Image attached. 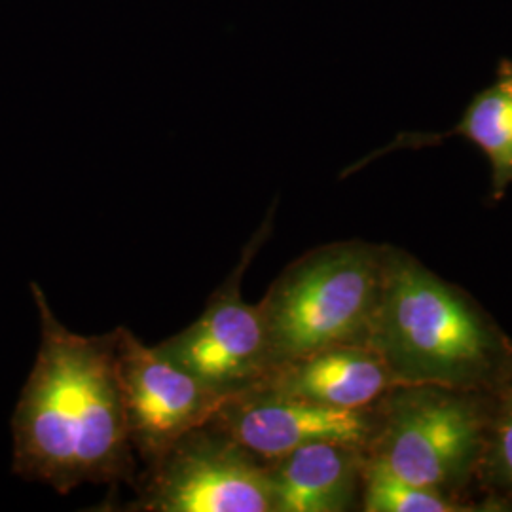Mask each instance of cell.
I'll return each instance as SVG.
<instances>
[{
    "instance_id": "277c9868",
    "label": "cell",
    "mask_w": 512,
    "mask_h": 512,
    "mask_svg": "<svg viewBox=\"0 0 512 512\" xmlns=\"http://www.w3.org/2000/svg\"><path fill=\"white\" fill-rule=\"evenodd\" d=\"M374 406L376 427L363 448L365 459L467 501L488 439L490 391L395 385Z\"/></svg>"
},
{
    "instance_id": "8992f818",
    "label": "cell",
    "mask_w": 512,
    "mask_h": 512,
    "mask_svg": "<svg viewBox=\"0 0 512 512\" xmlns=\"http://www.w3.org/2000/svg\"><path fill=\"white\" fill-rule=\"evenodd\" d=\"M272 213L241 251L238 264L186 329L156 344L220 399L255 387L270 370L268 338L258 304L243 300L241 281L272 232Z\"/></svg>"
},
{
    "instance_id": "9c48e42d",
    "label": "cell",
    "mask_w": 512,
    "mask_h": 512,
    "mask_svg": "<svg viewBox=\"0 0 512 512\" xmlns=\"http://www.w3.org/2000/svg\"><path fill=\"white\" fill-rule=\"evenodd\" d=\"M397 380L366 344L319 349L274 366L251 389L329 408L359 410L378 403Z\"/></svg>"
},
{
    "instance_id": "5b68a950",
    "label": "cell",
    "mask_w": 512,
    "mask_h": 512,
    "mask_svg": "<svg viewBox=\"0 0 512 512\" xmlns=\"http://www.w3.org/2000/svg\"><path fill=\"white\" fill-rule=\"evenodd\" d=\"M128 511L274 512L266 463L211 423L148 463Z\"/></svg>"
},
{
    "instance_id": "4fadbf2b",
    "label": "cell",
    "mask_w": 512,
    "mask_h": 512,
    "mask_svg": "<svg viewBox=\"0 0 512 512\" xmlns=\"http://www.w3.org/2000/svg\"><path fill=\"white\" fill-rule=\"evenodd\" d=\"M361 511L471 512L482 509L475 507V503L412 484L365 459L361 475Z\"/></svg>"
},
{
    "instance_id": "7c38bea8",
    "label": "cell",
    "mask_w": 512,
    "mask_h": 512,
    "mask_svg": "<svg viewBox=\"0 0 512 512\" xmlns=\"http://www.w3.org/2000/svg\"><path fill=\"white\" fill-rule=\"evenodd\" d=\"M490 425L476 484L495 511L512 503V368L490 391Z\"/></svg>"
},
{
    "instance_id": "ba28073f",
    "label": "cell",
    "mask_w": 512,
    "mask_h": 512,
    "mask_svg": "<svg viewBox=\"0 0 512 512\" xmlns=\"http://www.w3.org/2000/svg\"><path fill=\"white\" fill-rule=\"evenodd\" d=\"M209 423L262 463H272L313 442H348L365 448L376 427V406L344 410L247 389L224 399Z\"/></svg>"
},
{
    "instance_id": "52a82bcc",
    "label": "cell",
    "mask_w": 512,
    "mask_h": 512,
    "mask_svg": "<svg viewBox=\"0 0 512 512\" xmlns=\"http://www.w3.org/2000/svg\"><path fill=\"white\" fill-rule=\"evenodd\" d=\"M114 336L129 440L135 456L148 465L186 433L209 423L224 399L128 327L114 329Z\"/></svg>"
},
{
    "instance_id": "7a4b0ae2",
    "label": "cell",
    "mask_w": 512,
    "mask_h": 512,
    "mask_svg": "<svg viewBox=\"0 0 512 512\" xmlns=\"http://www.w3.org/2000/svg\"><path fill=\"white\" fill-rule=\"evenodd\" d=\"M366 346L399 385L492 391L512 368V338L490 313L393 245H384L382 289Z\"/></svg>"
},
{
    "instance_id": "8fae6325",
    "label": "cell",
    "mask_w": 512,
    "mask_h": 512,
    "mask_svg": "<svg viewBox=\"0 0 512 512\" xmlns=\"http://www.w3.org/2000/svg\"><path fill=\"white\" fill-rule=\"evenodd\" d=\"M450 135L475 143L492 165V200L499 202L512 184V61H501L497 78L476 93Z\"/></svg>"
},
{
    "instance_id": "6da1fadb",
    "label": "cell",
    "mask_w": 512,
    "mask_h": 512,
    "mask_svg": "<svg viewBox=\"0 0 512 512\" xmlns=\"http://www.w3.org/2000/svg\"><path fill=\"white\" fill-rule=\"evenodd\" d=\"M31 293L40 346L12 416V471L63 495L82 484L133 480L135 452L116 374L114 330L78 334L57 319L35 281Z\"/></svg>"
},
{
    "instance_id": "30bf717a",
    "label": "cell",
    "mask_w": 512,
    "mask_h": 512,
    "mask_svg": "<svg viewBox=\"0 0 512 512\" xmlns=\"http://www.w3.org/2000/svg\"><path fill=\"white\" fill-rule=\"evenodd\" d=\"M363 448L313 442L266 463L274 512H346L361 509Z\"/></svg>"
},
{
    "instance_id": "3957f363",
    "label": "cell",
    "mask_w": 512,
    "mask_h": 512,
    "mask_svg": "<svg viewBox=\"0 0 512 512\" xmlns=\"http://www.w3.org/2000/svg\"><path fill=\"white\" fill-rule=\"evenodd\" d=\"M382 272L384 245L361 239L321 245L291 262L258 302L270 368L319 349L366 344Z\"/></svg>"
}]
</instances>
